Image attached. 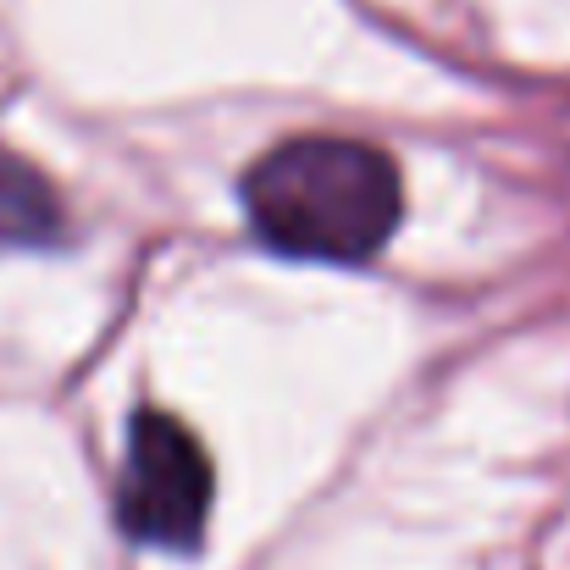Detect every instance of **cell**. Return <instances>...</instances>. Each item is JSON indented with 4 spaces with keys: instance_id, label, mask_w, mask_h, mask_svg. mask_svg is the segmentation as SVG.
I'll return each instance as SVG.
<instances>
[{
    "instance_id": "cell-2",
    "label": "cell",
    "mask_w": 570,
    "mask_h": 570,
    "mask_svg": "<svg viewBox=\"0 0 570 570\" xmlns=\"http://www.w3.org/2000/svg\"><path fill=\"white\" fill-rule=\"evenodd\" d=\"M210 460L189 426L167 410H139L128 426L122 482H117V521L128 538L150 549L194 554L210 521Z\"/></svg>"
},
{
    "instance_id": "cell-1",
    "label": "cell",
    "mask_w": 570,
    "mask_h": 570,
    "mask_svg": "<svg viewBox=\"0 0 570 570\" xmlns=\"http://www.w3.org/2000/svg\"><path fill=\"white\" fill-rule=\"evenodd\" d=\"M404 210L399 167L333 134H305L266 150L244 178V216L277 255L361 266L393 238Z\"/></svg>"
},
{
    "instance_id": "cell-3",
    "label": "cell",
    "mask_w": 570,
    "mask_h": 570,
    "mask_svg": "<svg viewBox=\"0 0 570 570\" xmlns=\"http://www.w3.org/2000/svg\"><path fill=\"white\" fill-rule=\"evenodd\" d=\"M61 238V199L39 167L0 150V255L6 249H45Z\"/></svg>"
}]
</instances>
